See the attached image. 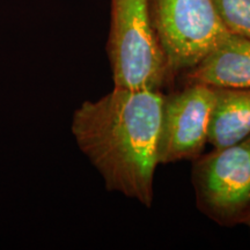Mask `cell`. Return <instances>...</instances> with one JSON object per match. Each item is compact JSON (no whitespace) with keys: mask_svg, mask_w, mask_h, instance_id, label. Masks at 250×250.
Instances as JSON below:
<instances>
[{"mask_svg":"<svg viewBox=\"0 0 250 250\" xmlns=\"http://www.w3.org/2000/svg\"><path fill=\"white\" fill-rule=\"evenodd\" d=\"M158 89L116 88L76 109L71 131L109 191L152 208L162 104Z\"/></svg>","mask_w":250,"mask_h":250,"instance_id":"1","label":"cell"},{"mask_svg":"<svg viewBox=\"0 0 250 250\" xmlns=\"http://www.w3.org/2000/svg\"><path fill=\"white\" fill-rule=\"evenodd\" d=\"M107 51L116 88L161 90L171 79L149 0H110Z\"/></svg>","mask_w":250,"mask_h":250,"instance_id":"2","label":"cell"},{"mask_svg":"<svg viewBox=\"0 0 250 250\" xmlns=\"http://www.w3.org/2000/svg\"><path fill=\"white\" fill-rule=\"evenodd\" d=\"M197 208L219 226L243 225L250 214V136L193 160Z\"/></svg>","mask_w":250,"mask_h":250,"instance_id":"3","label":"cell"},{"mask_svg":"<svg viewBox=\"0 0 250 250\" xmlns=\"http://www.w3.org/2000/svg\"><path fill=\"white\" fill-rule=\"evenodd\" d=\"M170 77L186 73L226 37L213 0H149Z\"/></svg>","mask_w":250,"mask_h":250,"instance_id":"4","label":"cell"},{"mask_svg":"<svg viewBox=\"0 0 250 250\" xmlns=\"http://www.w3.org/2000/svg\"><path fill=\"white\" fill-rule=\"evenodd\" d=\"M215 100L214 88L187 83L182 90L165 95L159 133V165L195 160L208 144Z\"/></svg>","mask_w":250,"mask_h":250,"instance_id":"5","label":"cell"},{"mask_svg":"<svg viewBox=\"0 0 250 250\" xmlns=\"http://www.w3.org/2000/svg\"><path fill=\"white\" fill-rule=\"evenodd\" d=\"M182 76L186 83H203L213 88L250 87V39L228 34Z\"/></svg>","mask_w":250,"mask_h":250,"instance_id":"6","label":"cell"},{"mask_svg":"<svg viewBox=\"0 0 250 250\" xmlns=\"http://www.w3.org/2000/svg\"><path fill=\"white\" fill-rule=\"evenodd\" d=\"M208 144L223 148L250 136V87L214 88Z\"/></svg>","mask_w":250,"mask_h":250,"instance_id":"7","label":"cell"},{"mask_svg":"<svg viewBox=\"0 0 250 250\" xmlns=\"http://www.w3.org/2000/svg\"><path fill=\"white\" fill-rule=\"evenodd\" d=\"M213 4L228 33L250 39V0H213Z\"/></svg>","mask_w":250,"mask_h":250,"instance_id":"8","label":"cell"},{"mask_svg":"<svg viewBox=\"0 0 250 250\" xmlns=\"http://www.w3.org/2000/svg\"><path fill=\"white\" fill-rule=\"evenodd\" d=\"M243 225H246V226L248 227V229H249V234H250V214L248 215V217H247V219L245 220V223H243Z\"/></svg>","mask_w":250,"mask_h":250,"instance_id":"9","label":"cell"}]
</instances>
